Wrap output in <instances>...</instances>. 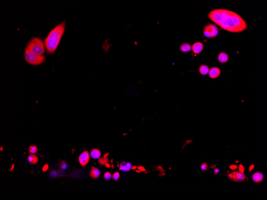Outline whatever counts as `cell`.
I'll return each mask as SVG.
<instances>
[{
	"label": "cell",
	"mask_w": 267,
	"mask_h": 200,
	"mask_svg": "<svg viewBox=\"0 0 267 200\" xmlns=\"http://www.w3.org/2000/svg\"><path fill=\"white\" fill-rule=\"evenodd\" d=\"M208 17L222 28L232 33H240L247 29L246 22L235 12L224 9L211 11Z\"/></svg>",
	"instance_id": "6da1fadb"
},
{
	"label": "cell",
	"mask_w": 267,
	"mask_h": 200,
	"mask_svg": "<svg viewBox=\"0 0 267 200\" xmlns=\"http://www.w3.org/2000/svg\"><path fill=\"white\" fill-rule=\"evenodd\" d=\"M66 21H62L49 33L44 40L47 54H52L57 50L65 29Z\"/></svg>",
	"instance_id": "7a4b0ae2"
},
{
	"label": "cell",
	"mask_w": 267,
	"mask_h": 200,
	"mask_svg": "<svg viewBox=\"0 0 267 200\" xmlns=\"http://www.w3.org/2000/svg\"><path fill=\"white\" fill-rule=\"evenodd\" d=\"M26 48L38 56L43 55L46 50L44 42L40 38L37 37L31 38L28 42Z\"/></svg>",
	"instance_id": "3957f363"
},
{
	"label": "cell",
	"mask_w": 267,
	"mask_h": 200,
	"mask_svg": "<svg viewBox=\"0 0 267 200\" xmlns=\"http://www.w3.org/2000/svg\"><path fill=\"white\" fill-rule=\"evenodd\" d=\"M25 59L26 62L33 66H37L45 62L46 57L44 55L38 56L34 54L26 48L25 51Z\"/></svg>",
	"instance_id": "277c9868"
},
{
	"label": "cell",
	"mask_w": 267,
	"mask_h": 200,
	"mask_svg": "<svg viewBox=\"0 0 267 200\" xmlns=\"http://www.w3.org/2000/svg\"><path fill=\"white\" fill-rule=\"evenodd\" d=\"M218 33L219 28L212 23L206 25L203 30L204 36L208 38L215 37L218 35Z\"/></svg>",
	"instance_id": "5b68a950"
},
{
	"label": "cell",
	"mask_w": 267,
	"mask_h": 200,
	"mask_svg": "<svg viewBox=\"0 0 267 200\" xmlns=\"http://www.w3.org/2000/svg\"><path fill=\"white\" fill-rule=\"evenodd\" d=\"M228 178H229L230 180L233 181L237 182H244L246 181H248L249 179L248 178V177L244 174V173H241L240 171H236L232 172L229 174L227 175Z\"/></svg>",
	"instance_id": "8992f818"
},
{
	"label": "cell",
	"mask_w": 267,
	"mask_h": 200,
	"mask_svg": "<svg viewBox=\"0 0 267 200\" xmlns=\"http://www.w3.org/2000/svg\"><path fill=\"white\" fill-rule=\"evenodd\" d=\"M90 155L88 151H85L82 153L79 157V160L80 163L83 167L86 165L89 162Z\"/></svg>",
	"instance_id": "52a82bcc"
},
{
	"label": "cell",
	"mask_w": 267,
	"mask_h": 200,
	"mask_svg": "<svg viewBox=\"0 0 267 200\" xmlns=\"http://www.w3.org/2000/svg\"><path fill=\"white\" fill-rule=\"evenodd\" d=\"M204 49V45L202 42H195L192 46V50L193 52L196 54H200Z\"/></svg>",
	"instance_id": "ba28073f"
},
{
	"label": "cell",
	"mask_w": 267,
	"mask_h": 200,
	"mask_svg": "<svg viewBox=\"0 0 267 200\" xmlns=\"http://www.w3.org/2000/svg\"><path fill=\"white\" fill-rule=\"evenodd\" d=\"M220 70L217 67H213L210 69L208 74L210 78L212 79L216 78H218L220 74Z\"/></svg>",
	"instance_id": "9c48e42d"
},
{
	"label": "cell",
	"mask_w": 267,
	"mask_h": 200,
	"mask_svg": "<svg viewBox=\"0 0 267 200\" xmlns=\"http://www.w3.org/2000/svg\"><path fill=\"white\" fill-rule=\"evenodd\" d=\"M253 181L256 183H260L264 179V176L260 172H256L253 174L252 177Z\"/></svg>",
	"instance_id": "30bf717a"
},
{
	"label": "cell",
	"mask_w": 267,
	"mask_h": 200,
	"mask_svg": "<svg viewBox=\"0 0 267 200\" xmlns=\"http://www.w3.org/2000/svg\"><path fill=\"white\" fill-rule=\"evenodd\" d=\"M229 58L228 54L224 52L219 53L218 56V60L219 62L224 63L227 62Z\"/></svg>",
	"instance_id": "8fae6325"
},
{
	"label": "cell",
	"mask_w": 267,
	"mask_h": 200,
	"mask_svg": "<svg viewBox=\"0 0 267 200\" xmlns=\"http://www.w3.org/2000/svg\"><path fill=\"white\" fill-rule=\"evenodd\" d=\"M101 173L100 170L96 168L93 167L90 171V175L92 178L96 179L100 176Z\"/></svg>",
	"instance_id": "7c38bea8"
},
{
	"label": "cell",
	"mask_w": 267,
	"mask_h": 200,
	"mask_svg": "<svg viewBox=\"0 0 267 200\" xmlns=\"http://www.w3.org/2000/svg\"><path fill=\"white\" fill-rule=\"evenodd\" d=\"M180 50L183 52H188L191 50L192 46L189 44L183 43L180 46Z\"/></svg>",
	"instance_id": "4fadbf2b"
},
{
	"label": "cell",
	"mask_w": 267,
	"mask_h": 200,
	"mask_svg": "<svg viewBox=\"0 0 267 200\" xmlns=\"http://www.w3.org/2000/svg\"><path fill=\"white\" fill-rule=\"evenodd\" d=\"M27 160L30 164L34 165L38 162L39 158L35 155L30 154L28 157Z\"/></svg>",
	"instance_id": "5bb4252c"
},
{
	"label": "cell",
	"mask_w": 267,
	"mask_h": 200,
	"mask_svg": "<svg viewBox=\"0 0 267 200\" xmlns=\"http://www.w3.org/2000/svg\"><path fill=\"white\" fill-rule=\"evenodd\" d=\"M200 73L202 75H205L207 74L210 70V68L208 66L205 65H202L199 68Z\"/></svg>",
	"instance_id": "9a60e30c"
},
{
	"label": "cell",
	"mask_w": 267,
	"mask_h": 200,
	"mask_svg": "<svg viewBox=\"0 0 267 200\" xmlns=\"http://www.w3.org/2000/svg\"><path fill=\"white\" fill-rule=\"evenodd\" d=\"M101 155V152L98 149H94L90 152V156L93 159H98Z\"/></svg>",
	"instance_id": "2e32d148"
},
{
	"label": "cell",
	"mask_w": 267,
	"mask_h": 200,
	"mask_svg": "<svg viewBox=\"0 0 267 200\" xmlns=\"http://www.w3.org/2000/svg\"><path fill=\"white\" fill-rule=\"evenodd\" d=\"M132 168V165L130 163H125V165H124L123 163L120 165V169L123 171H130V169Z\"/></svg>",
	"instance_id": "e0dca14e"
},
{
	"label": "cell",
	"mask_w": 267,
	"mask_h": 200,
	"mask_svg": "<svg viewBox=\"0 0 267 200\" xmlns=\"http://www.w3.org/2000/svg\"><path fill=\"white\" fill-rule=\"evenodd\" d=\"M38 147L35 145H31L29 147V153L30 154H34L38 152Z\"/></svg>",
	"instance_id": "ac0fdd59"
},
{
	"label": "cell",
	"mask_w": 267,
	"mask_h": 200,
	"mask_svg": "<svg viewBox=\"0 0 267 200\" xmlns=\"http://www.w3.org/2000/svg\"><path fill=\"white\" fill-rule=\"evenodd\" d=\"M59 166H60V168L63 170H65L67 168V163L64 161H62L60 163Z\"/></svg>",
	"instance_id": "d6986e66"
},
{
	"label": "cell",
	"mask_w": 267,
	"mask_h": 200,
	"mask_svg": "<svg viewBox=\"0 0 267 200\" xmlns=\"http://www.w3.org/2000/svg\"><path fill=\"white\" fill-rule=\"evenodd\" d=\"M108 161H109V160H108L107 158L103 157V158H101V159L99 160L98 162L101 165H105L106 163H107L108 162Z\"/></svg>",
	"instance_id": "ffe728a7"
},
{
	"label": "cell",
	"mask_w": 267,
	"mask_h": 200,
	"mask_svg": "<svg viewBox=\"0 0 267 200\" xmlns=\"http://www.w3.org/2000/svg\"><path fill=\"white\" fill-rule=\"evenodd\" d=\"M114 180L117 181L118 180L120 177V174L118 172H116L115 173L113 174V175L112 176Z\"/></svg>",
	"instance_id": "44dd1931"
},
{
	"label": "cell",
	"mask_w": 267,
	"mask_h": 200,
	"mask_svg": "<svg viewBox=\"0 0 267 200\" xmlns=\"http://www.w3.org/2000/svg\"><path fill=\"white\" fill-rule=\"evenodd\" d=\"M208 165L206 163H203L201 166V169L202 170H207L208 169Z\"/></svg>",
	"instance_id": "7402d4cb"
},
{
	"label": "cell",
	"mask_w": 267,
	"mask_h": 200,
	"mask_svg": "<svg viewBox=\"0 0 267 200\" xmlns=\"http://www.w3.org/2000/svg\"><path fill=\"white\" fill-rule=\"evenodd\" d=\"M111 177V174L109 172H106L104 174V178L106 180H109Z\"/></svg>",
	"instance_id": "603a6c76"
},
{
	"label": "cell",
	"mask_w": 267,
	"mask_h": 200,
	"mask_svg": "<svg viewBox=\"0 0 267 200\" xmlns=\"http://www.w3.org/2000/svg\"><path fill=\"white\" fill-rule=\"evenodd\" d=\"M239 171L241 173H244V168L243 167V165L242 164H240L239 166Z\"/></svg>",
	"instance_id": "cb8c5ba5"
},
{
	"label": "cell",
	"mask_w": 267,
	"mask_h": 200,
	"mask_svg": "<svg viewBox=\"0 0 267 200\" xmlns=\"http://www.w3.org/2000/svg\"><path fill=\"white\" fill-rule=\"evenodd\" d=\"M229 167L230 168L232 169V170H235V169L237 168V166L236 165H232L230 166Z\"/></svg>",
	"instance_id": "d4e9b609"
},
{
	"label": "cell",
	"mask_w": 267,
	"mask_h": 200,
	"mask_svg": "<svg viewBox=\"0 0 267 200\" xmlns=\"http://www.w3.org/2000/svg\"><path fill=\"white\" fill-rule=\"evenodd\" d=\"M48 169V165H46L44 166L43 168L42 169V170H43L44 171H46Z\"/></svg>",
	"instance_id": "484cf974"
},
{
	"label": "cell",
	"mask_w": 267,
	"mask_h": 200,
	"mask_svg": "<svg viewBox=\"0 0 267 200\" xmlns=\"http://www.w3.org/2000/svg\"><path fill=\"white\" fill-rule=\"evenodd\" d=\"M219 172V169H216L214 170V174H217Z\"/></svg>",
	"instance_id": "4316f807"
},
{
	"label": "cell",
	"mask_w": 267,
	"mask_h": 200,
	"mask_svg": "<svg viewBox=\"0 0 267 200\" xmlns=\"http://www.w3.org/2000/svg\"><path fill=\"white\" fill-rule=\"evenodd\" d=\"M138 168V169H139L140 171H145V169L144 168V167H141V166H140V167H139Z\"/></svg>",
	"instance_id": "83f0119b"
},
{
	"label": "cell",
	"mask_w": 267,
	"mask_h": 200,
	"mask_svg": "<svg viewBox=\"0 0 267 200\" xmlns=\"http://www.w3.org/2000/svg\"><path fill=\"white\" fill-rule=\"evenodd\" d=\"M254 165H251L249 168V171H251V170H252V169L254 168Z\"/></svg>",
	"instance_id": "f1b7e54d"
},
{
	"label": "cell",
	"mask_w": 267,
	"mask_h": 200,
	"mask_svg": "<svg viewBox=\"0 0 267 200\" xmlns=\"http://www.w3.org/2000/svg\"><path fill=\"white\" fill-rule=\"evenodd\" d=\"M105 165H106V166L107 167L109 168L110 167V165L109 164H108V163H106V164H105Z\"/></svg>",
	"instance_id": "f546056e"
},
{
	"label": "cell",
	"mask_w": 267,
	"mask_h": 200,
	"mask_svg": "<svg viewBox=\"0 0 267 200\" xmlns=\"http://www.w3.org/2000/svg\"><path fill=\"white\" fill-rule=\"evenodd\" d=\"M136 168V167H135V166H134V167H133L132 168V169H135Z\"/></svg>",
	"instance_id": "4dcf8cb0"
},
{
	"label": "cell",
	"mask_w": 267,
	"mask_h": 200,
	"mask_svg": "<svg viewBox=\"0 0 267 200\" xmlns=\"http://www.w3.org/2000/svg\"><path fill=\"white\" fill-rule=\"evenodd\" d=\"M108 154H106L104 156V157H106V156H108Z\"/></svg>",
	"instance_id": "1f68e13d"
}]
</instances>
